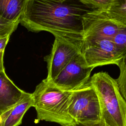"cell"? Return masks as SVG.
I'll use <instances>...</instances> for the list:
<instances>
[{"label": "cell", "instance_id": "6da1fadb", "mask_svg": "<svg viewBox=\"0 0 126 126\" xmlns=\"http://www.w3.org/2000/svg\"><path fill=\"white\" fill-rule=\"evenodd\" d=\"M94 10L79 0H29L20 23L32 32L83 42L82 17Z\"/></svg>", "mask_w": 126, "mask_h": 126}, {"label": "cell", "instance_id": "7a4b0ae2", "mask_svg": "<svg viewBox=\"0 0 126 126\" xmlns=\"http://www.w3.org/2000/svg\"><path fill=\"white\" fill-rule=\"evenodd\" d=\"M71 91L62 90L45 79L32 94V107L36 112L37 121H45L62 126H75V121L68 112Z\"/></svg>", "mask_w": 126, "mask_h": 126}, {"label": "cell", "instance_id": "3957f363", "mask_svg": "<svg viewBox=\"0 0 126 126\" xmlns=\"http://www.w3.org/2000/svg\"><path fill=\"white\" fill-rule=\"evenodd\" d=\"M88 82L98 97L100 122L107 126H126V101L116 79L101 71L94 73Z\"/></svg>", "mask_w": 126, "mask_h": 126}, {"label": "cell", "instance_id": "277c9868", "mask_svg": "<svg viewBox=\"0 0 126 126\" xmlns=\"http://www.w3.org/2000/svg\"><path fill=\"white\" fill-rule=\"evenodd\" d=\"M68 112L78 124L100 122V109L97 94L88 82L81 88L71 91Z\"/></svg>", "mask_w": 126, "mask_h": 126}, {"label": "cell", "instance_id": "5b68a950", "mask_svg": "<svg viewBox=\"0 0 126 126\" xmlns=\"http://www.w3.org/2000/svg\"><path fill=\"white\" fill-rule=\"evenodd\" d=\"M81 54L87 65L94 68L109 64L117 65L123 54L112 40L105 38H85Z\"/></svg>", "mask_w": 126, "mask_h": 126}, {"label": "cell", "instance_id": "8992f818", "mask_svg": "<svg viewBox=\"0 0 126 126\" xmlns=\"http://www.w3.org/2000/svg\"><path fill=\"white\" fill-rule=\"evenodd\" d=\"M82 44L83 42L55 37L50 54L44 58L47 63V81H53L74 58L81 53Z\"/></svg>", "mask_w": 126, "mask_h": 126}, {"label": "cell", "instance_id": "52a82bcc", "mask_svg": "<svg viewBox=\"0 0 126 126\" xmlns=\"http://www.w3.org/2000/svg\"><path fill=\"white\" fill-rule=\"evenodd\" d=\"M94 68L87 65L81 53L74 58L51 82L63 91L77 90L89 81Z\"/></svg>", "mask_w": 126, "mask_h": 126}, {"label": "cell", "instance_id": "ba28073f", "mask_svg": "<svg viewBox=\"0 0 126 126\" xmlns=\"http://www.w3.org/2000/svg\"><path fill=\"white\" fill-rule=\"evenodd\" d=\"M82 25L85 38H105L112 40L122 27L108 16L105 11L94 10L84 15Z\"/></svg>", "mask_w": 126, "mask_h": 126}, {"label": "cell", "instance_id": "9c48e42d", "mask_svg": "<svg viewBox=\"0 0 126 126\" xmlns=\"http://www.w3.org/2000/svg\"><path fill=\"white\" fill-rule=\"evenodd\" d=\"M25 93L14 84L5 70L0 72V115L17 103Z\"/></svg>", "mask_w": 126, "mask_h": 126}, {"label": "cell", "instance_id": "30bf717a", "mask_svg": "<svg viewBox=\"0 0 126 126\" xmlns=\"http://www.w3.org/2000/svg\"><path fill=\"white\" fill-rule=\"evenodd\" d=\"M32 104V94L26 92L17 103L0 115V126H19L25 113Z\"/></svg>", "mask_w": 126, "mask_h": 126}, {"label": "cell", "instance_id": "8fae6325", "mask_svg": "<svg viewBox=\"0 0 126 126\" xmlns=\"http://www.w3.org/2000/svg\"><path fill=\"white\" fill-rule=\"evenodd\" d=\"M29 0H0V15L5 19L20 23Z\"/></svg>", "mask_w": 126, "mask_h": 126}, {"label": "cell", "instance_id": "7c38bea8", "mask_svg": "<svg viewBox=\"0 0 126 126\" xmlns=\"http://www.w3.org/2000/svg\"><path fill=\"white\" fill-rule=\"evenodd\" d=\"M105 12L117 24L126 27V0H117L115 4Z\"/></svg>", "mask_w": 126, "mask_h": 126}, {"label": "cell", "instance_id": "4fadbf2b", "mask_svg": "<svg viewBox=\"0 0 126 126\" xmlns=\"http://www.w3.org/2000/svg\"><path fill=\"white\" fill-rule=\"evenodd\" d=\"M117 65L120 69V74L116 81L120 93L126 101V52Z\"/></svg>", "mask_w": 126, "mask_h": 126}, {"label": "cell", "instance_id": "5bb4252c", "mask_svg": "<svg viewBox=\"0 0 126 126\" xmlns=\"http://www.w3.org/2000/svg\"><path fill=\"white\" fill-rule=\"evenodd\" d=\"M83 4L90 6L95 9L107 11L117 0H79Z\"/></svg>", "mask_w": 126, "mask_h": 126}, {"label": "cell", "instance_id": "9a60e30c", "mask_svg": "<svg viewBox=\"0 0 126 126\" xmlns=\"http://www.w3.org/2000/svg\"><path fill=\"white\" fill-rule=\"evenodd\" d=\"M112 40L117 48L124 55L126 52V27H121Z\"/></svg>", "mask_w": 126, "mask_h": 126}, {"label": "cell", "instance_id": "2e32d148", "mask_svg": "<svg viewBox=\"0 0 126 126\" xmlns=\"http://www.w3.org/2000/svg\"><path fill=\"white\" fill-rule=\"evenodd\" d=\"M18 24L10 22L0 15V38L10 36L16 30Z\"/></svg>", "mask_w": 126, "mask_h": 126}, {"label": "cell", "instance_id": "e0dca14e", "mask_svg": "<svg viewBox=\"0 0 126 126\" xmlns=\"http://www.w3.org/2000/svg\"><path fill=\"white\" fill-rule=\"evenodd\" d=\"M10 36L0 38V52L4 51V49L8 42Z\"/></svg>", "mask_w": 126, "mask_h": 126}, {"label": "cell", "instance_id": "ac0fdd59", "mask_svg": "<svg viewBox=\"0 0 126 126\" xmlns=\"http://www.w3.org/2000/svg\"><path fill=\"white\" fill-rule=\"evenodd\" d=\"M75 126H107L100 122L96 124H76Z\"/></svg>", "mask_w": 126, "mask_h": 126}, {"label": "cell", "instance_id": "d6986e66", "mask_svg": "<svg viewBox=\"0 0 126 126\" xmlns=\"http://www.w3.org/2000/svg\"><path fill=\"white\" fill-rule=\"evenodd\" d=\"M4 51L0 52V72L4 71V67L3 65V56Z\"/></svg>", "mask_w": 126, "mask_h": 126}]
</instances>
